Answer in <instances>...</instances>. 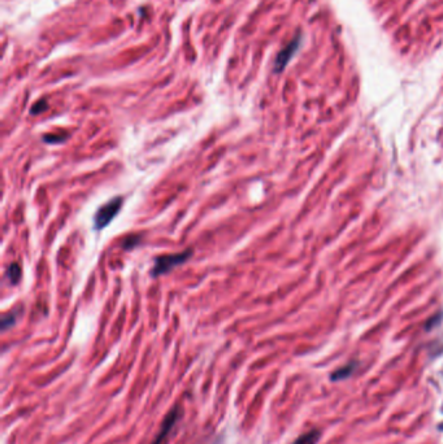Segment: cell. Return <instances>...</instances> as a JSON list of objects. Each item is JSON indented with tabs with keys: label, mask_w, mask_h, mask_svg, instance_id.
Wrapping results in <instances>:
<instances>
[{
	"label": "cell",
	"mask_w": 443,
	"mask_h": 444,
	"mask_svg": "<svg viewBox=\"0 0 443 444\" xmlns=\"http://www.w3.org/2000/svg\"><path fill=\"white\" fill-rule=\"evenodd\" d=\"M181 417H182V408L178 405H175L174 408L166 414L165 418H164L163 423H161V427H160L159 434L156 435V438H155V440L152 441V444L165 443V440L168 439V436H169L170 432H172L173 428L175 427L177 422L179 421Z\"/></svg>",
	"instance_id": "277c9868"
},
{
	"label": "cell",
	"mask_w": 443,
	"mask_h": 444,
	"mask_svg": "<svg viewBox=\"0 0 443 444\" xmlns=\"http://www.w3.org/2000/svg\"><path fill=\"white\" fill-rule=\"evenodd\" d=\"M122 203L124 200L121 196H116L98 209L95 217H94V225H95L96 230H102L111 224V221L117 216V213L121 209Z\"/></svg>",
	"instance_id": "7a4b0ae2"
},
{
	"label": "cell",
	"mask_w": 443,
	"mask_h": 444,
	"mask_svg": "<svg viewBox=\"0 0 443 444\" xmlns=\"http://www.w3.org/2000/svg\"><path fill=\"white\" fill-rule=\"evenodd\" d=\"M320 436H321V432L317 431V430H312V431L299 436L294 444H316L320 440Z\"/></svg>",
	"instance_id": "5b68a950"
},
{
	"label": "cell",
	"mask_w": 443,
	"mask_h": 444,
	"mask_svg": "<svg viewBox=\"0 0 443 444\" xmlns=\"http://www.w3.org/2000/svg\"><path fill=\"white\" fill-rule=\"evenodd\" d=\"M47 107H48L47 100L41 99L32 107V109H30V113H32V115H39V113H42L43 111H46V109H47Z\"/></svg>",
	"instance_id": "9c48e42d"
},
{
	"label": "cell",
	"mask_w": 443,
	"mask_h": 444,
	"mask_svg": "<svg viewBox=\"0 0 443 444\" xmlns=\"http://www.w3.org/2000/svg\"><path fill=\"white\" fill-rule=\"evenodd\" d=\"M302 39H303L302 33H297V36L294 37V38L291 39V41L289 42V43H287L280 52H278V55L276 56V59H274V65H273V71L276 72V73H281V72L284 71L285 68L287 67V64L290 63L291 59L295 56V54H297L298 50H299L300 45H302Z\"/></svg>",
	"instance_id": "3957f363"
},
{
	"label": "cell",
	"mask_w": 443,
	"mask_h": 444,
	"mask_svg": "<svg viewBox=\"0 0 443 444\" xmlns=\"http://www.w3.org/2000/svg\"><path fill=\"white\" fill-rule=\"evenodd\" d=\"M354 369H355L354 364L342 367V369H339V370H337L334 374H333L332 379L333 380H342V379H344V378L350 377L351 374H352V371H354Z\"/></svg>",
	"instance_id": "ba28073f"
},
{
	"label": "cell",
	"mask_w": 443,
	"mask_h": 444,
	"mask_svg": "<svg viewBox=\"0 0 443 444\" xmlns=\"http://www.w3.org/2000/svg\"><path fill=\"white\" fill-rule=\"evenodd\" d=\"M17 318H19V309L13 310L12 313H7L6 316H3V320H2V329H10L11 326L16 323Z\"/></svg>",
	"instance_id": "52a82bcc"
},
{
	"label": "cell",
	"mask_w": 443,
	"mask_h": 444,
	"mask_svg": "<svg viewBox=\"0 0 443 444\" xmlns=\"http://www.w3.org/2000/svg\"><path fill=\"white\" fill-rule=\"evenodd\" d=\"M191 255L192 249H186L183 252L175 253V255L159 256L155 260V265L151 270V274H152V277H159V275L165 274V273L170 272L172 269L177 268V266L182 265L185 261H187L191 257Z\"/></svg>",
	"instance_id": "6da1fadb"
},
{
	"label": "cell",
	"mask_w": 443,
	"mask_h": 444,
	"mask_svg": "<svg viewBox=\"0 0 443 444\" xmlns=\"http://www.w3.org/2000/svg\"><path fill=\"white\" fill-rule=\"evenodd\" d=\"M6 275L12 284L19 283L20 278H21V269H20V266L17 264H11L8 266V269H7Z\"/></svg>",
	"instance_id": "8992f818"
}]
</instances>
